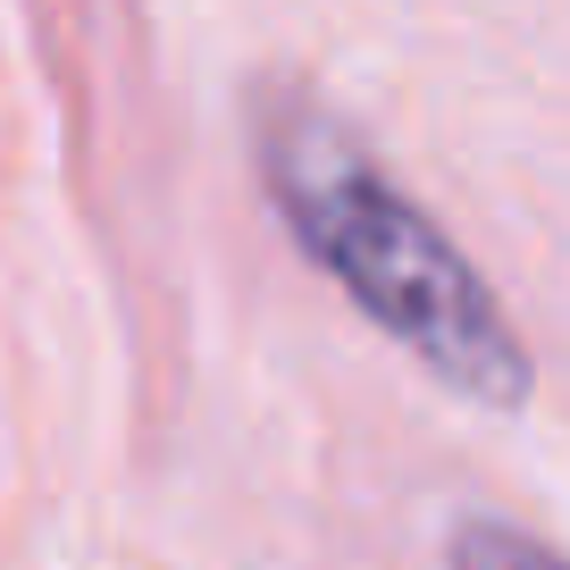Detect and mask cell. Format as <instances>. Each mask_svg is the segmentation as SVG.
I'll list each match as a JSON object with an SVG mask.
<instances>
[{
    "instance_id": "7a4b0ae2",
    "label": "cell",
    "mask_w": 570,
    "mask_h": 570,
    "mask_svg": "<svg viewBox=\"0 0 570 570\" xmlns=\"http://www.w3.org/2000/svg\"><path fill=\"white\" fill-rule=\"evenodd\" d=\"M445 570H570V553L512 529V520H495V512H470L445 537Z\"/></svg>"
},
{
    "instance_id": "6da1fadb",
    "label": "cell",
    "mask_w": 570,
    "mask_h": 570,
    "mask_svg": "<svg viewBox=\"0 0 570 570\" xmlns=\"http://www.w3.org/2000/svg\"><path fill=\"white\" fill-rule=\"evenodd\" d=\"M252 168L303 261L445 394L479 411H520L537 394V361L503 294L327 101H311L303 85H268L252 109Z\"/></svg>"
}]
</instances>
